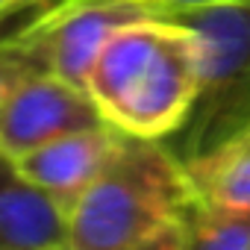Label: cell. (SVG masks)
I'll return each instance as SVG.
<instances>
[{
	"label": "cell",
	"mask_w": 250,
	"mask_h": 250,
	"mask_svg": "<svg viewBox=\"0 0 250 250\" xmlns=\"http://www.w3.org/2000/svg\"><path fill=\"white\" fill-rule=\"evenodd\" d=\"M200 194L168 142L124 133L71 209V250H186Z\"/></svg>",
	"instance_id": "cell-1"
},
{
	"label": "cell",
	"mask_w": 250,
	"mask_h": 250,
	"mask_svg": "<svg viewBox=\"0 0 250 250\" xmlns=\"http://www.w3.org/2000/svg\"><path fill=\"white\" fill-rule=\"evenodd\" d=\"M200 62V39L186 21L174 15L136 21L103 44L85 91L121 133L168 142L191 115Z\"/></svg>",
	"instance_id": "cell-2"
},
{
	"label": "cell",
	"mask_w": 250,
	"mask_h": 250,
	"mask_svg": "<svg viewBox=\"0 0 250 250\" xmlns=\"http://www.w3.org/2000/svg\"><path fill=\"white\" fill-rule=\"evenodd\" d=\"M203 47L200 91L183 130L168 139L183 159H200L250 124V0L171 9Z\"/></svg>",
	"instance_id": "cell-3"
},
{
	"label": "cell",
	"mask_w": 250,
	"mask_h": 250,
	"mask_svg": "<svg viewBox=\"0 0 250 250\" xmlns=\"http://www.w3.org/2000/svg\"><path fill=\"white\" fill-rule=\"evenodd\" d=\"M171 15L165 0H50L24 18V33L50 71L85 88L103 44L136 21Z\"/></svg>",
	"instance_id": "cell-4"
},
{
	"label": "cell",
	"mask_w": 250,
	"mask_h": 250,
	"mask_svg": "<svg viewBox=\"0 0 250 250\" xmlns=\"http://www.w3.org/2000/svg\"><path fill=\"white\" fill-rule=\"evenodd\" d=\"M103 124L100 109L83 85L53 71L30 74L0 112V153L18 159L65 133Z\"/></svg>",
	"instance_id": "cell-5"
},
{
	"label": "cell",
	"mask_w": 250,
	"mask_h": 250,
	"mask_svg": "<svg viewBox=\"0 0 250 250\" xmlns=\"http://www.w3.org/2000/svg\"><path fill=\"white\" fill-rule=\"evenodd\" d=\"M121 139H124V133L103 121L97 127H83V130L65 133L12 162L24 180H30L42 191H47L71 218V209L88 191V186L103 174V168L115 156Z\"/></svg>",
	"instance_id": "cell-6"
},
{
	"label": "cell",
	"mask_w": 250,
	"mask_h": 250,
	"mask_svg": "<svg viewBox=\"0 0 250 250\" xmlns=\"http://www.w3.org/2000/svg\"><path fill=\"white\" fill-rule=\"evenodd\" d=\"M0 250H71L68 212L0 153Z\"/></svg>",
	"instance_id": "cell-7"
},
{
	"label": "cell",
	"mask_w": 250,
	"mask_h": 250,
	"mask_svg": "<svg viewBox=\"0 0 250 250\" xmlns=\"http://www.w3.org/2000/svg\"><path fill=\"white\" fill-rule=\"evenodd\" d=\"M186 168L200 200L250 206V124Z\"/></svg>",
	"instance_id": "cell-8"
},
{
	"label": "cell",
	"mask_w": 250,
	"mask_h": 250,
	"mask_svg": "<svg viewBox=\"0 0 250 250\" xmlns=\"http://www.w3.org/2000/svg\"><path fill=\"white\" fill-rule=\"evenodd\" d=\"M188 247L250 250V206L197 200L191 215Z\"/></svg>",
	"instance_id": "cell-9"
},
{
	"label": "cell",
	"mask_w": 250,
	"mask_h": 250,
	"mask_svg": "<svg viewBox=\"0 0 250 250\" xmlns=\"http://www.w3.org/2000/svg\"><path fill=\"white\" fill-rule=\"evenodd\" d=\"M39 9V6H36ZM33 12V9H30ZM30 12L6 15L0 18V112H3L6 100L12 97V91L36 71H50L47 59L42 56V50L30 42V36L24 33V18Z\"/></svg>",
	"instance_id": "cell-10"
},
{
	"label": "cell",
	"mask_w": 250,
	"mask_h": 250,
	"mask_svg": "<svg viewBox=\"0 0 250 250\" xmlns=\"http://www.w3.org/2000/svg\"><path fill=\"white\" fill-rule=\"evenodd\" d=\"M36 6H44L42 0H0V18L6 15H21V12H30Z\"/></svg>",
	"instance_id": "cell-11"
},
{
	"label": "cell",
	"mask_w": 250,
	"mask_h": 250,
	"mask_svg": "<svg viewBox=\"0 0 250 250\" xmlns=\"http://www.w3.org/2000/svg\"><path fill=\"white\" fill-rule=\"evenodd\" d=\"M171 9H183V6H206V3H227V0H165Z\"/></svg>",
	"instance_id": "cell-12"
},
{
	"label": "cell",
	"mask_w": 250,
	"mask_h": 250,
	"mask_svg": "<svg viewBox=\"0 0 250 250\" xmlns=\"http://www.w3.org/2000/svg\"><path fill=\"white\" fill-rule=\"evenodd\" d=\"M42 3H50V0H42Z\"/></svg>",
	"instance_id": "cell-13"
}]
</instances>
